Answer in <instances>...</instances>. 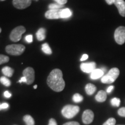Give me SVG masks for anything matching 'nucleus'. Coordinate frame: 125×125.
Listing matches in <instances>:
<instances>
[{
  "label": "nucleus",
  "instance_id": "f257e3e1",
  "mask_svg": "<svg viewBox=\"0 0 125 125\" xmlns=\"http://www.w3.org/2000/svg\"><path fill=\"white\" fill-rule=\"evenodd\" d=\"M47 84L52 89L56 92L63 90L65 82L62 78V71L57 68L52 70L47 78Z\"/></svg>",
  "mask_w": 125,
  "mask_h": 125
},
{
  "label": "nucleus",
  "instance_id": "f03ea898",
  "mask_svg": "<svg viewBox=\"0 0 125 125\" xmlns=\"http://www.w3.org/2000/svg\"><path fill=\"white\" fill-rule=\"evenodd\" d=\"M119 73V70L118 68L114 67V68H111L105 75L103 76L101 78V82L103 83L107 84L112 83L115 82V80L118 78Z\"/></svg>",
  "mask_w": 125,
  "mask_h": 125
},
{
  "label": "nucleus",
  "instance_id": "7ed1b4c3",
  "mask_svg": "<svg viewBox=\"0 0 125 125\" xmlns=\"http://www.w3.org/2000/svg\"><path fill=\"white\" fill-rule=\"evenodd\" d=\"M79 107L77 105H67L62 108V114L65 118L71 119L75 116L79 112Z\"/></svg>",
  "mask_w": 125,
  "mask_h": 125
},
{
  "label": "nucleus",
  "instance_id": "20e7f679",
  "mask_svg": "<svg viewBox=\"0 0 125 125\" xmlns=\"http://www.w3.org/2000/svg\"><path fill=\"white\" fill-rule=\"evenodd\" d=\"M6 52L8 53L13 56H19L24 52L25 46L21 44L9 45L6 46Z\"/></svg>",
  "mask_w": 125,
  "mask_h": 125
},
{
  "label": "nucleus",
  "instance_id": "39448f33",
  "mask_svg": "<svg viewBox=\"0 0 125 125\" xmlns=\"http://www.w3.org/2000/svg\"><path fill=\"white\" fill-rule=\"evenodd\" d=\"M26 32V29L22 26H18L10 32L9 38L10 40L13 42H18L20 40L23 34Z\"/></svg>",
  "mask_w": 125,
  "mask_h": 125
},
{
  "label": "nucleus",
  "instance_id": "423d86ee",
  "mask_svg": "<svg viewBox=\"0 0 125 125\" xmlns=\"http://www.w3.org/2000/svg\"><path fill=\"white\" fill-rule=\"evenodd\" d=\"M115 41L119 45H123L125 42V27L120 26L117 28L114 33Z\"/></svg>",
  "mask_w": 125,
  "mask_h": 125
},
{
  "label": "nucleus",
  "instance_id": "0eeeda50",
  "mask_svg": "<svg viewBox=\"0 0 125 125\" xmlns=\"http://www.w3.org/2000/svg\"><path fill=\"white\" fill-rule=\"evenodd\" d=\"M23 76L27 79V85H31L35 80V72L32 67H27L23 72Z\"/></svg>",
  "mask_w": 125,
  "mask_h": 125
},
{
  "label": "nucleus",
  "instance_id": "6e6552de",
  "mask_svg": "<svg viewBox=\"0 0 125 125\" xmlns=\"http://www.w3.org/2000/svg\"><path fill=\"white\" fill-rule=\"evenodd\" d=\"M62 9H49L45 13V17L48 19H61Z\"/></svg>",
  "mask_w": 125,
  "mask_h": 125
},
{
  "label": "nucleus",
  "instance_id": "1a4fd4ad",
  "mask_svg": "<svg viewBox=\"0 0 125 125\" xmlns=\"http://www.w3.org/2000/svg\"><path fill=\"white\" fill-rule=\"evenodd\" d=\"M31 4V0H13V5L16 8L24 9Z\"/></svg>",
  "mask_w": 125,
  "mask_h": 125
},
{
  "label": "nucleus",
  "instance_id": "9d476101",
  "mask_svg": "<svg viewBox=\"0 0 125 125\" xmlns=\"http://www.w3.org/2000/svg\"><path fill=\"white\" fill-rule=\"evenodd\" d=\"M94 113L90 109H86L82 114V121L84 124L89 125L93 121Z\"/></svg>",
  "mask_w": 125,
  "mask_h": 125
},
{
  "label": "nucleus",
  "instance_id": "9b49d317",
  "mask_svg": "<svg viewBox=\"0 0 125 125\" xmlns=\"http://www.w3.org/2000/svg\"><path fill=\"white\" fill-rule=\"evenodd\" d=\"M96 64L94 62H89L82 63L81 64V69L85 73H91L96 69Z\"/></svg>",
  "mask_w": 125,
  "mask_h": 125
},
{
  "label": "nucleus",
  "instance_id": "f8f14e48",
  "mask_svg": "<svg viewBox=\"0 0 125 125\" xmlns=\"http://www.w3.org/2000/svg\"><path fill=\"white\" fill-rule=\"evenodd\" d=\"M114 4L118 8L120 15L125 17V1L124 0H114Z\"/></svg>",
  "mask_w": 125,
  "mask_h": 125
},
{
  "label": "nucleus",
  "instance_id": "ddd939ff",
  "mask_svg": "<svg viewBox=\"0 0 125 125\" xmlns=\"http://www.w3.org/2000/svg\"><path fill=\"white\" fill-rule=\"evenodd\" d=\"M104 75V71L101 69H95L90 73V78L92 79H97L103 77Z\"/></svg>",
  "mask_w": 125,
  "mask_h": 125
},
{
  "label": "nucleus",
  "instance_id": "4468645a",
  "mask_svg": "<svg viewBox=\"0 0 125 125\" xmlns=\"http://www.w3.org/2000/svg\"><path fill=\"white\" fill-rule=\"evenodd\" d=\"M107 97V95L106 92L104 91V90H100V91L98 92V93L97 94L95 98H96V101H98V102L103 103L106 100Z\"/></svg>",
  "mask_w": 125,
  "mask_h": 125
},
{
  "label": "nucleus",
  "instance_id": "2eb2a0df",
  "mask_svg": "<svg viewBox=\"0 0 125 125\" xmlns=\"http://www.w3.org/2000/svg\"><path fill=\"white\" fill-rule=\"evenodd\" d=\"M96 86L92 83H88L85 86V91L88 95H92L96 91Z\"/></svg>",
  "mask_w": 125,
  "mask_h": 125
},
{
  "label": "nucleus",
  "instance_id": "dca6fc26",
  "mask_svg": "<svg viewBox=\"0 0 125 125\" xmlns=\"http://www.w3.org/2000/svg\"><path fill=\"white\" fill-rule=\"evenodd\" d=\"M36 35L38 41H43L46 38V30L43 28H41L37 32Z\"/></svg>",
  "mask_w": 125,
  "mask_h": 125
},
{
  "label": "nucleus",
  "instance_id": "f3484780",
  "mask_svg": "<svg viewBox=\"0 0 125 125\" xmlns=\"http://www.w3.org/2000/svg\"><path fill=\"white\" fill-rule=\"evenodd\" d=\"M2 72L4 75L8 76V77H11L13 74L14 70L12 68H10V67L6 66L2 68Z\"/></svg>",
  "mask_w": 125,
  "mask_h": 125
},
{
  "label": "nucleus",
  "instance_id": "a211bd4d",
  "mask_svg": "<svg viewBox=\"0 0 125 125\" xmlns=\"http://www.w3.org/2000/svg\"><path fill=\"white\" fill-rule=\"evenodd\" d=\"M72 16V12L70 9H62L61 12V19H67Z\"/></svg>",
  "mask_w": 125,
  "mask_h": 125
},
{
  "label": "nucleus",
  "instance_id": "6ab92c4d",
  "mask_svg": "<svg viewBox=\"0 0 125 125\" xmlns=\"http://www.w3.org/2000/svg\"><path fill=\"white\" fill-rule=\"evenodd\" d=\"M23 121L26 125H35V122L34 119L31 115H26L23 116Z\"/></svg>",
  "mask_w": 125,
  "mask_h": 125
},
{
  "label": "nucleus",
  "instance_id": "aec40b11",
  "mask_svg": "<svg viewBox=\"0 0 125 125\" xmlns=\"http://www.w3.org/2000/svg\"><path fill=\"white\" fill-rule=\"evenodd\" d=\"M42 51H43V53H46L47 54H51L52 53V49L50 48L49 45L47 43H43L42 45Z\"/></svg>",
  "mask_w": 125,
  "mask_h": 125
},
{
  "label": "nucleus",
  "instance_id": "412c9836",
  "mask_svg": "<svg viewBox=\"0 0 125 125\" xmlns=\"http://www.w3.org/2000/svg\"><path fill=\"white\" fill-rule=\"evenodd\" d=\"M0 82H1L2 85L7 87L10 86V85H11L10 81L9 79H8L7 77H5V76H2V77L0 78Z\"/></svg>",
  "mask_w": 125,
  "mask_h": 125
},
{
  "label": "nucleus",
  "instance_id": "4be33fe9",
  "mask_svg": "<svg viewBox=\"0 0 125 125\" xmlns=\"http://www.w3.org/2000/svg\"><path fill=\"white\" fill-rule=\"evenodd\" d=\"M73 100L75 103H80L83 100V96L79 93H76L73 96Z\"/></svg>",
  "mask_w": 125,
  "mask_h": 125
},
{
  "label": "nucleus",
  "instance_id": "5701e85b",
  "mask_svg": "<svg viewBox=\"0 0 125 125\" xmlns=\"http://www.w3.org/2000/svg\"><path fill=\"white\" fill-rule=\"evenodd\" d=\"M64 6L62 5H60L57 3H54V4H51L48 6L49 9H61L62 8H64Z\"/></svg>",
  "mask_w": 125,
  "mask_h": 125
},
{
  "label": "nucleus",
  "instance_id": "b1692460",
  "mask_svg": "<svg viewBox=\"0 0 125 125\" xmlns=\"http://www.w3.org/2000/svg\"><path fill=\"white\" fill-rule=\"evenodd\" d=\"M9 60V57L8 56L0 54V65L8 62Z\"/></svg>",
  "mask_w": 125,
  "mask_h": 125
},
{
  "label": "nucleus",
  "instance_id": "393cba45",
  "mask_svg": "<svg viewBox=\"0 0 125 125\" xmlns=\"http://www.w3.org/2000/svg\"><path fill=\"white\" fill-rule=\"evenodd\" d=\"M111 103L112 105L114 107H119L121 104V100L118 98H113L111 100Z\"/></svg>",
  "mask_w": 125,
  "mask_h": 125
},
{
  "label": "nucleus",
  "instance_id": "a878e982",
  "mask_svg": "<svg viewBox=\"0 0 125 125\" xmlns=\"http://www.w3.org/2000/svg\"><path fill=\"white\" fill-rule=\"evenodd\" d=\"M115 123H116L115 119L114 118H111L108 119L103 125H115Z\"/></svg>",
  "mask_w": 125,
  "mask_h": 125
},
{
  "label": "nucleus",
  "instance_id": "bb28decb",
  "mask_svg": "<svg viewBox=\"0 0 125 125\" xmlns=\"http://www.w3.org/2000/svg\"><path fill=\"white\" fill-rule=\"evenodd\" d=\"M118 113L119 116L125 117V107L121 108L118 110Z\"/></svg>",
  "mask_w": 125,
  "mask_h": 125
},
{
  "label": "nucleus",
  "instance_id": "cd10ccee",
  "mask_svg": "<svg viewBox=\"0 0 125 125\" xmlns=\"http://www.w3.org/2000/svg\"><path fill=\"white\" fill-rule=\"evenodd\" d=\"M25 40L28 43H31L32 42V35H28L25 37Z\"/></svg>",
  "mask_w": 125,
  "mask_h": 125
},
{
  "label": "nucleus",
  "instance_id": "c85d7f7f",
  "mask_svg": "<svg viewBox=\"0 0 125 125\" xmlns=\"http://www.w3.org/2000/svg\"><path fill=\"white\" fill-rule=\"evenodd\" d=\"M54 1H56V3L60 5H64L67 2V0H54Z\"/></svg>",
  "mask_w": 125,
  "mask_h": 125
},
{
  "label": "nucleus",
  "instance_id": "c756f323",
  "mask_svg": "<svg viewBox=\"0 0 125 125\" xmlns=\"http://www.w3.org/2000/svg\"><path fill=\"white\" fill-rule=\"evenodd\" d=\"M57 125V122H56V120L54 119L51 118L49 121V125Z\"/></svg>",
  "mask_w": 125,
  "mask_h": 125
},
{
  "label": "nucleus",
  "instance_id": "7c9ffc66",
  "mask_svg": "<svg viewBox=\"0 0 125 125\" xmlns=\"http://www.w3.org/2000/svg\"><path fill=\"white\" fill-rule=\"evenodd\" d=\"M62 125H80L79 123L76 122H67L64 123Z\"/></svg>",
  "mask_w": 125,
  "mask_h": 125
},
{
  "label": "nucleus",
  "instance_id": "2f4dec72",
  "mask_svg": "<svg viewBox=\"0 0 125 125\" xmlns=\"http://www.w3.org/2000/svg\"><path fill=\"white\" fill-rule=\"evenodd\" d=\"M0 107H1V108L2 109H6V108H8L9 107V104H8V103H2V104H1Z\"/></svg>",
  "mask_w": 125,
  "mask_h": 125
},
{
  "label": "nucleus",
  "instance_id": "473e14b6",
  "mask_svg": "<svg viewBox=\"0 0 125 125\" xmlns=\"http://www.w3.org/2000/svg\"><path fill=\"white\" fill-rule=\"evenodd\" d=\"M4 96L6 98H10V97H11V96H12L11 93H9L8 91H5V92L4 93Z\"/></svg>",
  "mask_w": 125,
  "mask_h": 125
},
{
  "label": "nucleus",
  "instance_id": "72a5a7b5",
  "mask_svg": "<svg viewBox=\"0 0 125 125\" xmlns=\"http://www.w3.org/2000/svg\"><path fill=\"white\" fill-rule=\"evenodd\" d=\"M88 55L86 54H83V56H82V57H81V61H85L86 60H87V59H88Z\"/></svg>",
  "mask_w": 125,
  "mask_h": 125
},
{
  "label": "nucleus",
  "instance_id": "f704fd0d",
  "mask_svg": "<svg viewBox=\"0 0 125 125\" xmlns=\"http://www.w3.org/2000/svg\"><path fill=\"white\" fill-rule=\"evenodd\" d=\"M19 83H21V82H25L27 83V79H26V78L24 77V76H23V77H21L20 78V79L19 81Z\"/></svg>",
  "mask_w": 125,
  "mask_h": 125
},
{
  "label": "nucleus",
  "instance_id": "c9c22d12",
  "mask_svg": "<svg viewBox=\"0 0 125 125\" xmlns=\"http://www.w3.org/2000/svg\"><path fill=\"white\" fill-rule=\"evenodd\" d=\"M114 86H109L108 87V89L107 90V92L108 93H111V92L112 91V90L114 89Z\"/></svg>",
  "mask_w": 125,
  "mask_h": 125
},
{
  "label": "nucleus",
  "instance_id": "e433bc0d",
  "mask_svg": "<svg viewBox=\"0 0 125 125\" xmlns=\"http://www.w3.org/2000/svg\"><path fill=\"white\" fill-rule=\"evenodd\" d=\"M106 2L108 5H112L114 4V0H105Z\"/></svg>",
  "mask_w": 125,
  "mask_h": 125
},
{
  "label": "nucleus",
  "instance_id": "4c0bfd02",
  "mask_svg": "<svg viewBox=\"0 0 125 125\" xmlns=\"http://www.w3.org/2000/svg\"><path fill=\"white\" fill-rule=\"evenodd\" d=\"M34 88L35 89H37V85H35V86H34Z\"/></svg>",
  "mask_w": 125,
  "mask_h": 125
},
{
  "label": "nucleus",
  "instance_id": "58836bf2",
  "mask_svg": "<svg viewBox=\"0 0 125 125\" xmlns=\"http://www.w3.org/2000/svg\"><path fill=\"white\" fill-rule=\"evenodd\" d=\"M1 31H2V29H1V27H0V33H1Z\"/></svg>",
  "mask_w": 125,
  "mask_h": 125
},
{
  "label": "nucleus",
  "instance_id": "ea45409f",
  "mask_svg": "<svg viewBox=\"0 0 125 125\" xmlns=\"http://www.w3.org/2000/svg\"><path fill=\"white\" fill-rule=\"evenodd\" d=\"M0 106H1V104H0ZM1 110H2V109L1 108V107H0V111H1Z\"/></svg>",
  "mask_w": 125,
  "mask_h": 125
},
{
  "label": "nucleus",
  "instance_id": "a19ab883",
  "mask_svg": "<svg viewBox=\"0 0 125 125\" xmlns=\"http://www.w3.org/2000/svg\"><path fill=\"white\" fill-rule=\"evenodd\" d=\"M1 1H5V0H1Z\"/></svg>",
  "mask_w": 125,
  "mask_h": 125
}]
</instances>
